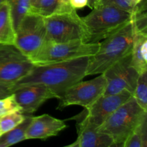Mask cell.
Masks as SVG:
<instances>
[{"label": "cell", "mask_w": 147, "mask_h": 147, "mask_svg": "<svg viewBox=\"0 0 147 147\" xmlns=\"http://www.w3.org/2000/svg\"><path fill=\"white\" fill-rule=\"evenodd\" d=\"M99 42H85L81 40L68 42L45 41L34 55L30 57L34 65H45L93 55L97 52Z\"/></svg>", "instance_id": "8992f818"}, {"label": "cell", "mask_w": 147, "mask_h": 147, "mask_svg": "<svg viewBox=\"0 0 147 147\" xmlns=\"http://www.w3.org/2000/svg\"><path fill=\"white\" fill-rule=\"evenodd\" d=\"M146 116L147 111L132 96L98 128V131L111 138L113 146L123 147L128 137Z\"/></svg>", "instance_id": "3957f363"}, {"label": "cell", "mask_w": 147, "mask_h": 147, "mask_svg": "<svg viewBox=\"0 0 147 147\" xmlns=\"http://www.w3.org/2000/svg\"><path fill=\"white\" fill-rule=\"evenodd\" d=\"M34 67L30 59L14 45L0 44V86L10 93L11 88Z\"/></svg>", "instance_id": "52a82bcc"}, {"label": "cell", "mask_w": 147, "mask_h": 147, "mask_svg": "<svg viewBox=\"0 0 147 147\" xmlns=\"http://www.w3.org/2000/svg\"><path fill=\"white\" fill-rule=\"evenodd\" d=\"M100 4L114 6L130 13L134 10L131 5L130 0H100Z\"/></svg>", "instance_id": "cb8c5ba5"}, {"label": "cell", "mask_w": 147, "mask_h": 147, "mask_svg": "<svg viewBox=\"0 0 147 147\" xmlns=\"http://www.w3.org/2000/svg\"><path fill=\"white\" fill-rule=\"evenodd\" d=\"M21 107L16 100L14 93L0 98V117L14 112H21Z\"/></svg>", "instance_id": "603a6c76"}, {"label": "cell", "mask_w": 147, "mask_h": 147, "mask_svg": "<svg viewBox=\"0 0 147 147\" xmlns=\"http://www.w3.org/2000/svg\"><path fill=\"white\" fill-rule=\"evenodd\" d=\"M66 127L64 121L48 114L32 117L26 131V139H46L57 136Z\"/></svg>", "instance_id": "4fadbf2b"}, {"label": "cell", "mask_w": 147, "mask_h": 147, "mask_svg": "<svg viewBox=\"0 0 147 147\" xmlns=\"http://www.w3.org/2000/svg\"><path fill=\"white\" fill-rule=\"evenodd\" d=\"M99 1H100V0H99Z\"/></svg>", "instance_id": "d6a6232c"}, {"label": "cell", "mask_w": 147, "mask_h": 147, "mask_svg": "<svg viewBox=\"0 0 147 147\" xmlns=\"http://www.w3.org/2000/svg\"><path fill=\"white\" fill-rule=\"evenodd\" d=\"M32 116H27L20 124L0 136V147H7L26 140V131L31 122Z\"/></svg>", "instance_id": "e0dca14e"}, {"label": "cell", "mask_w": 147, "mask_h": 147, "mask_svg": "<svg viewBox=\"0 0 147 147\" xmlns=\"http://www.w3.org/2000/svg\"><path fill=\"white\" fill-rule=\"evenodd\" d=\"M9 94H11V93H9V91L7 88L0 86V98L5 97V96H8Z\"/></svg>", "instance_id": "83f0119b"}, {"label": "cell", "mask_w": 147, "mask_h": 147, "mask_svg": "<svg viewBox=\"0 0 147 147\" xmlns=\"http://www.w3.org/2000/svg\"><path fill=\"white\" fill-rule=\"evenodd\" d=\"M27 116L20 111L14 112L0 117V131L1 134L11 130L22 123Z\"/></svg>", "instance_id": "44dd1931"}, {"label": "cell", "mask_w": 147, "mask_h": 147, "mask_svg": "<svg viewBox=\"0 0 147 147\" xmlns=\"http://www.w3.org/2000/svg\"><path fill=\"white\" fill-rule=\"evenodd\" d=\"M15 34L9 5L4 0L0 3V44L14 45Z\"/></svg>", "instance_id": "2e32d148"}, {"label": "cell", "mask_w": 147, "mask_h": 147, "mask_svg": "<svg viewBox=\"0 0 147 147\" xmlns=\"http://www.w3.org/2000/svg\"><path fill=\"white\" fill-rule=\"evenodd\" d=\"M37 1L38 0H31V4H32V7H34V5L36 4V3L37 2Z\"/></svg>", "instance_id": "f546056e"}, {"label": "cell", "mask_w": 147, "mask_h": 147, "mask_svg": "<svg viewBox=\"0 0 147 147\" xmlns=\"http://www.w3.org/2000/svg\"><path fill=\"white\" fill-rule=\"evenodd\" d=\"M58 0H38L34 7H32L30 12L36 13L45 17L55 11Z\"/></svg>", "instance_id": "7402d4cb"}, {"label": "cell", "mask_w": 147, "mask_h": 147, "mask_svg": "<svg viewBox=\"0 0 147 147\" xmlns=\"http://www.w3.org/2000/svg\"><path fill=\"white\" fill-rule=\"evenodd\" d=\"M78 138L69 147H111L113 142L109 135L98 129L77 123Z\"/></svg>", "instance_id": "5bb4252c"}, {"label": "cell", "mask_w": 147, "mask_h": 147, "mask_svg": "<svg viewBox=\"0 0 147 147\" xmlns=\"http://www.w3.org/2000/svg\"><path fill=\"white\" fill-rule=\"evenodd\" d=\"M99 4H100V1H99V0H88V7H90L91 9H94L95 7H97Z\"/></svg>", "instance_id": "4316f807"}, {"label": "cell", "mask_w": 147, "mask_h": 147, "mask_svg": "<svg viewBox=\"0 0 147 147\" xmlns=\"http://www.w3.org/2000/svg\"><path fill=\"white\" fill-rule=\"evenodd\" d=\"M134 30V29H133ZM131 65L140 74L147 70V33L134 30Z\"/></svg>", "instance_id": "9a60e30c"}, {"label": "cell", "mask_w": 147, "mask_h": 147, "mask_svg": "<svg viewBox=\"0 0 147 147\" xmlns=\"http://www.w3.org/2000/svg\"><path fill=\"white\" fill-rule=\"evenodd\" d=\"M1 131H0V136H1Z\"/></svg>", "instance_id": "1f68e13d"}, {"label": "cell", "mask_w": 147, "mask_h": 147, "mask_svg": "<svg viewBox=\"0 0 147 147\" xmlns=\"http://www.w3.org/2000/svg\"><path fill=\"white\" fill-rule=\"evenodd\" d=\"M3 1H4V0H0V3H1V2H2Z\"/></svg>", "instance_id": "4dcf8cb0"}, {"label": "cell", "mask_w": 147, "mask_h": 147, "mask_svg": "<svg viewBox=\"0 0 147 147\" xmlns=\"http://www.w3.org/2000/svg\"><path fill=\"white\" fill-rule=\"evenodd\" d=\"M132 96L138 104L147 111V70L139 75Z\"/></svg>", "instance_id": "ffe728a7"}, {"label": "cell", "mask_w": 147, "mask_h": 147, "mask_svg": "<svg viewBox=\"0 0 147 147\" xmlns=\"http://www.w3.org/2000/svg\"><path fill=\"white\" fill-rule=\"evenodd\" d=\"M14 45L30 58L40 49L45 40V18L30 12L22 20L15 30Z\"/></svg>", "instance_id": "ba28073f"}, {"label": "cell", "mask_w": 147, "mask_h": 147, "mask_svg": "<svg viewBox=\"0 0 147 147\" xmlns=\"http://www.w3.org/2000/svg\"><path fill=\"white\" fill-rule=\"evenodd\" d=\"M88 57L86 56L61 63L34 65L27 76L11 88V93L23 86L40 84L47 86L59 99L69 87L86 77Z\"/></svg>", "instance_id": "6da1fadb"}, {"label": "cell", "mask_w": 147, "mask_h": 147, "mask_svg": "<svg viewBox=\"0 0 147 147\" xmlns=\"http://www.w3.org/2000/svg\"><path fill=\"white\" fill-rule=\"evenodd\" d=\"M142 1H143V0H130L131 5V7L134 9L135 7H136L138 4H140Z\"/></svg>", "instance_id": "f1b7e54d"}, {"label": "cell", "mask_w": 147, "mask_h": 147, "mask_svg": "<svg viewBox=\"0 0 147 147\" xmlns=\"http://www.w3.org/2000/svg\"><path fill=\"white\" fill-rule=\"evenodd\" d=\"M134 30L131 20L104 40L99 42L97 52L89 56L86 76L104 73L123 57L131 53Z\"/></svg>", "instance_id": "7a4b0ae2"}, {"label": "cell", "mask_w": 147, "mask_h": 147, "mask_svg": "<svg viewBox=\"0 0 147 147\" xmlns=\"http://www.w3.org/2000/svg\"><path fill=\"white\" fill-rule=\"evenodd\" d=\"M106 80L104 94H116L128 90L133 95L139 73L131 65V55L129 54L115 63L103 73Z\"/></svg>", "instance_id": "8fae6325"}, {"label": "cell", "mask_w": 147, "mask_h": 147, "mask_svg": "<svg viewBox=\"0 0 147 147\" xmlns=\"http://www.w3.org/2000/svg\"><path fill=\"white\" fill-rule=\"evenodd\" d=\"M9 5L15 30L24 16L30 12L31 0H6Z\"/></svg>", "instance_id": "d6986e66"}, {"label": "cell", "mask_w": 147, "mask_h": 147, "mask_svg": "<svg viewBox=\"0 0 147 147\" xmlns=\"http://www.w3.org/2000/svg\"><path fill=\"white\" fill-rule=\"evenodd\" d=\"M17 102L21 107V112L30 115L37 111L49 99L57 98V96L45 86L32 84L23 86L13 91Z\"/></svg>", "instance_id": "7c38bea8"}, {"label": "cell", "mask_w": 147, "mask_h": 147, "mask_svg": "<svg viewBox=\"0 0 147 147\" xmlns=\"http://www.w3.org/2000/svg\"><path fill=\"white\" fill-rule=\"evenodd\" d=\"M44 18L46 27L45 41L62 42L81 40L89 42L90 37L87 28L75 9L55 11Z\"/></svg>", "instance_id": "5b68a950"}, {"label": "cell", "mask_w": 147, "mask_h": 147, "mask_svg": "<svg viewBox=\"0 0 147 147\" xmlns=\"http://www.w3.org/2000/svg\"><path fill=\"white\" fill-rule=\"evenodd\" d=\"M147 116L142 121L128 137L123 147H146L147 146Z\"/></svg>", "instance_id": "ac0fdd59"}, {"label": "cell", "mask_w": 147, "mask_h": 147, "mask_svg": "<svg viewBox=\"0 0 147 147\" xmlns=\"http://www.w3.org/2000/svg\"><path fill=\"white\" fill-rule=\"evenodd\" d=\"M132 96L128 90H123L116 94L102 95L88 109L71 119L77 121V123L85 125L93 129L98 128L123 103Z\"/></svg>", "instance_id": "30bf717a"}, {"label": "cell", "mask_w": 147, "mask_h": 147, "mask_svg": "<svg viewBox=\"0 0 147 147\" xmlns=\"http://www.w3.org/2000/svg\"><path fill=\"white\" fill-rule=\"evenodd\" d=\"M88 0H70V4L75 9H82L88 6Z\"/></svg>", "instance_id": "484cf974"}, {"label": "cell", "mask_w": 147, "mask_h": 147, "mask_svg": "<svg viewBox=\"0 0 147 147\" xmlns=\"http://www.w3.org/2000/svg\"><path fill=\"white\" fill-rule=\"evenodd\" d=\"M106 80L103 74H99L98 77L91 80L78 82L69 87L59 98L57 109H64L72 105H78L88 109L104 94Z\"/></svg>", "instance_id": "9c48e42d"}, {"label": "cell", "mask_w": 147, "mask_h": 147, "mask_svg": "<svg viewBox=\"0 0 147 147\" xmlns=\"http://www.w3.org/2000/svg\"><path fill=\"white\" fill-rule=\"evenodd\" d=\"M71 9H73V7L70 6V0H58V4L55 11H67Z\"/></svg>", "instance_id": "d4e9b609"}, {"label": "cell", "mask_w": 147, "mask_h": 147, "mask_svg": "<svg viewBox=\"0 0 147 147\" xmlns=\"http://www.w3.org/2000/svg\"><path fill=\"white\" fill-rule=\"evenodd\" d=\"M82 19L88 32L89 42L96 43L131 21V13L114 6L99 4Z\"/></svg>", "instance_id": "277c9868"}]
</instances>
